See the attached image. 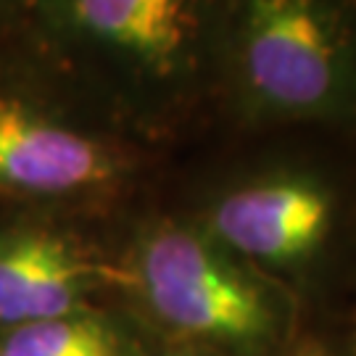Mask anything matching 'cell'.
<instances>
[{
	"label": "cell",
	"mask_w": 356,
	"mask_h": 356,
	"mask_svg": "<svg viewBox=\"0 0 356 356\" xmlns=\"http://www.w3.org/2000/svg\"><path fill=\"white\" fill-rule=\"evenodd\" d=\"M341 216L325 175L277 166L229 182L206 204L198 227L251 267L280 280L312 267L330 245Z\"/></svg>",
	"instance_id": "4"
},
{
	"label": "cell",
	"mask_w": 356,
	"mask_h": 356,
	"mask_svg": "<svg viewBox=\"0 0 356 356\" xmlns=\"http://www.w3.org/2000/svg\"><path fill=\"white\" fill-rule=\"evenodd\" d=\"M288 356H327V351L319 343H312V341H309V343H298Z\"/></svg>",
	"instance_id": "8"
},
{
	"label": "cell",
	"mask_w": 356,
	"mask_h": 356,
	"mask_svg": "<svg viewBox=\"0 0 356 356\" xmlns=\"http://www.w3.org/2000/svg\"><path fill=\"white\" fill-rule=\"evenodd\" d=\"M219 92L248 127L356 122V0H227Z\"/></svg>",
	"instance_id": "2"
},
{
	"label": "cell",
	"mask_w": 356,
	"mask_h": 356,
	"mask_svg": "<svg viewBox=\"0 0 356 356\" xmlns=\"http://www.w3.org/2000/svg\"><path fill=\"white\" fill-rule=\"evenodd\" d=\"M166 356H177V354H166Z\"/></svg>",
	"instance_id": "10"
},
{
	"label": "cell",
	"mask_w": 356,
	"mask_h": 356,
	"mask_svg": "<svg viewBox=\"0 0 356 356\" xmlns=\"http://www.w3.org/2000/svg\"><path fill=\"white\" fill-rule=\"evenodd\" d=\"M138 159L124 143L85 127L24 90L0 88V191L90 201L127 188Z\"/></svg>",
	"instance_id": "5"
},
{
	"label": "cell",
	"mask_w": 356,
	"mask_h": 356,
	"mask_svg": "<svg viewBox=\"0 0 356 356\" xmlns=\"http://www.w3.org/2000/svg\"><path fill=\"white\" fill-rule=\"evenodd\" d=\"M127 277L151 317L193 346L225 356H261L291 341V293L216 243L198 222L151 225L135 245Z\"/></svg>",
	"instance_id": "3"
},
{
	"label": "cell",
	"mask_w": 356,
	"mask_h": 356,
	"mask_svg": "<svg viewBox=\"0 0 356 356\" xmlns=\"http://www.w3.org/2000/svg\"><path fill=\"white\" fill-rule=\"evenodd\" d=\"M127 269L103 259L82 235L45 219L0 227V330L95 309V296Z\"/></svg>",
	"instance_id": "6"
},
{
	"label": "cell",
	"mask_w": 356,
	"mask_h": 356,
	"mask_svg": "<svg viewBox=\"0 0 356 356\" xmlns=\"http://www.w3.org/2000/svg\"><path fill=\"white\" fill-rule=\"evenodd\" d=\"M24 0H0V19L3 16H16Z\"/></svg>",
	"instance_id": "9"
},
{
	"label": "cell",
	"mask_w": 356,
	"mask_h": 356,
	"mask_svg": "<svg viewBox=\"0 0 356 356\" xmlns=\"http://www.w3.org/2000/svg\"><path fill=\"white\" fill-rule=\"evenodd\" d=\"M227 0H24L40 58L135 119H164L219 90Z\"/></svg>",
	"instance_id": "1"
},
{
	"label": "cell",
	"mask_w": 356,
	"mask_h": 356,
	"mask_svg": "<svg viewBox=\"0 0 356 356\" xmlns=\"http://www.w3.org/2000/svg\"><path fill=\"white\" fill-rule=\"evenodd\" d=\"M0 356H129L127 335L101 309L0 330Z\"/></svg>",
	"instance_id": "7"
}]
</instances>
